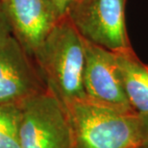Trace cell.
Masks as SVG:
<instances>
[{"label": "cell", "mask_w": 148, "mask_h": 148, "mask_svg": "<svg viewBox=\"0 0 148 148\" xmlns=\"http://www.w3.org/2000/svg\"><path fill=\"white\" fill-rule=\"evenodd\" d=\"M33 61L46 90L64 108L87 99L83 84L85 40L67 16L56 23L35 53Z\"/></svg>", "instance_id": "1"}, {"label": "cell", "mask_w": 148, "mask_h": 148, "mask_svg": "<svg viewBox=\"0 0 148 148\" xmlns=\"http://www.w3.org/2000/svg\"><path fill=\"white\" fill-rule=\"evenodd\" d=\"M70 148H143L140 115L80 100L64 108Z\"/></svg>", "instance_id": "2"}, {"label": "cell", "mask_w": 148, "mask_h": 148, "mask_svg": "<svg viewBox=\"0 0 148 148\" xmlns=\"http://www.w3.org/2000/svg\"><path fill=\"white\" fill-rule=\"evenodd\" d=\"M127 0H78L66 16L85 40L112 52L132 48L126 25Z\"/></svg>", "instance_id": "3"}, {"label": "cell", "mask_w": 148, "mask_h": 148, "mask_svg": "<svg viewBox=\"0 0 148 148\" xmlns=\"http://www.w3.org/2000/svg\"><path fill=\"white\" fill-rule=\"evenodd\" d=\"M21 148H70L66 111L47 90L18 103Z\"/></svg>", "instance_id": "4"}, {"label": "cell", "mask_w": 148, "mask_h": 148, "mask_svg": "<svg viewBox=\"0 0 148 148\" xmlns=\"http://www.w3.org/2000/svg\"><path fill=\"white\" fill-rule=\"evenodd\" d=\"M83 84L87 99L90 101L118 110L134 111L124 90L116 53L87 40Z\"/></svg>", "instance_id": "5"}, {"label": "cell", "mask_w": 148, "mask_h": 148, "mask_svg": "<svg viewBox=\"0 0 148 148\" xmlns=\"http://www.w3.org/2000/svg\"><path fill=\"white\" fill-rule=\"evenodd\" d=\"M45 90L34 61L16 38H0V104H18Z\"/></svg>", "instance_id": "6"}, {"label": "cell", "mask_w": 148, "mask_h": 148, "mask_svg": "<svg viewBox=\"0 0 148 148\" xmlns=\"http://www.w3.org/2000/svg\"><path fill=\"white\" fill-rule=\"evenodd\" d=\"M12 33L33 60L60 18L48 0H2Z\"/></svg>", "instance_id": "7"}, {"label": "cell", "mask_w": 148, "mask_h": 148, "mask_svg": "<svg viewBox=\"0 0 148 148\" xmlns=\"http://www.w3.org/2000/svg\"><path fill=\"white\" fill-rule=\"evenodd\" d=\"M123 88L132 109L140 115L148 114V66L133 48L116 53Z\"/></svg>", "instance_id": "8"}, {"label": "cell", "mask_w": 148, "mask_h": 148, "mask_svg": "<svg viewBox=\"0 0 148 148\" xmlns=\"http://www.w3.org/2000/svg\"><path fill=\"white\" fill-rule=\"evenodd\" d=\"M18 104H0V148H21Z\"/></svg>", "instance_id": "9"}, {"label": "cell", "mask_w": 148, "mask_h": 148, "mask_svg": "<svg viewBox=\"0 0 148 148\" xmlns=\"http://www.w3.org/2000/svg\"><path fill=\"white\" fill-rule=\"evenodd\" d=\"M48 1L54 9L56 14L61 19L66 16L67 12L71 8V6L78 0H48Z\"/></svg>", "instance_id": "10"}, {"label": "cell", "mask_w": 148, "mask_h": 148, "mask_svg": "<svg viewBox=\"0 0 148 148\" xmlns=\"http://www.w3.org/2000/svg\"><path fill=\"white\" fill-rule=\"evenodd\" d=\"M9 34H13V33H12L11 26L9 24L4 8H3L2 0H0V38L7 36Z\"/></svg>", "instance_id": "11"}, {"label": "cell", "mask_w": 148, "mask_h": 148, "mask_svg": "<svg viewBox=\"0 0 148 148\" xmlns=\"http://www.w3.org/2000/svg\"><path fill=\"white\" fill-rule=\"evenodd\" d=\"M140 121L143 137V148H148V114L140 115Z\"/></svg>", "instance_id": "12"}]
</instances>
